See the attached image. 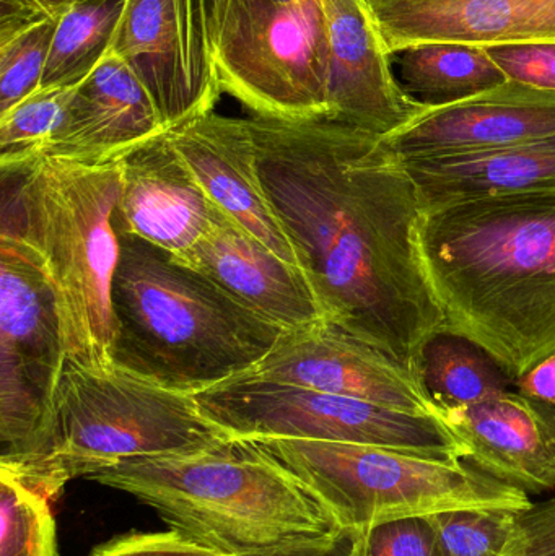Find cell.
I'll list each match as a JSON object with an SVG mask.
<instances>
[{
  "instance_id": "1",
  "label": "cell",
  "mask_w": 555,
  "mask_h": 556,
  "mask_svg": "<svg viewBox=\"0 0 555 556\" xmlns=\"http://www.w3.org/2000/svg\"><path fill=\"white\" fill-rule=\"evenodd\" d=\"M270 202L325 323L422 376L445 317L424 270L416 182L378 134L331 117H250Z\"/></svg>"
},
{
  "instance_id": "2",
  "label": "cell",
  "mask_w": 555,
  "mask_h": 556,
  "mask_svg": "<svg viewBox=\"0 0 555 556\" xmlns=\"http://www.w3.org/2000/svg\"><path fill=\"white\" fill-rule=\"evenodd\" d=\"M420 257L445 332L517 379L555 353V191L450 202L424 212Z\"/></svg>"
},
{
  "instance_id": "3",
  "label": "cell",
  "mask_w": 555,
  "mask_h": 556,
  "mask_svg": "<svg viewBox=\"0 0 555 556\" xmlns=\"http://www.w3.org/2000/svg\"><path fill=\"white\" fill-rule=\"evenodd\" d=\"M111 365L198 394L256 368L287 332L172 253L119 235Z\"/></svg>"
},
{
  "instance_id": "4",
  "label": "cell",
  "mask_w": 555,
  "mask_h": 556,
  "mask_svg": "<svg viewBox=\"0 0 555 556\" xmlns=\"http://www.w3.org/2000/svg\"><path fill=\"white\" fill-rule=\"evenodd\" d=\"M149 506L173 531L227 555L339 531L315 493L254 440L124 460L90 477Z\"/></svg>"
},
{
  "instance_id": "5",
  "label": "cell",
  "mask_w": 555,
  "mask_h": 556,
  "mask_svg": "<svg viewBox=\"0 0 555 556\" xmlns=\"http://www.w3.org/2000/svg\"><path fill=\"white\" fill-rule=\"evenodd\" d=\"M2 233L15 237L41 267L58 301L68 362L111 365V288L121 241L114 208L123 156L104 163L39 156L10 175Z\"/></svg>"
},
{
  "instance_id": "6",
  "label": "cell",
  "mask_w": 555,
  "mask_h": 556,
  "mask_svg": "<svg viewBox=\"0 0 555 556\" xmlns=\"http://www.w3.org/2000/svg\"><path fill=\"white\" fill-rule=\"evenodd\" d=\"M194 395L114 365L65 362L51 420V459L38 485L52 502L71 480L140 457L182 456L230 440Z\"/></svg>"
},
{
  "instance_id": "7",
  "label": "cell",
  "mask_w": 555,
  "mask_h": 556,
  "mask_svg": "<svg viewBox=\"0 0 555 556\" xmlns=\"http://www.w3.org/2000/svg\"><path fill=\"white\" fill-rule=\"evenodd\" d=\"M295 473L339 528L362 532L381 522L452 509H530L525 490L463 459H439L368 444L254 440Z\"/></svg>"
},
{
  "instance_id": "8",
  "label": "cell",
  "mask_w": 555,
  "mask_h": 556,
  "mask_svg": "<svg viewBox=\"0 0 555 556\" xmlns=\"http://www.w3.org/2000/svg\"><path fill=\"white\" fill-rule=\"evenodd\" d=\"M224 93L254 116H331V52L319 0H205Z\"/></svg>"
},
{
  "instance_id": "9",
  "label": "cell",
  "mask_w": 555,
  "mask_h": 556,
  "mask_svg": "<svg viewBox=\"0 0 555 556\" xmlns=\"http://www.w3.org/2000/svg\"><path fill=\"white\" fill-rule=\"evenodd\" d=\"M65 362L51 283L15 237L0 235V467L23 482L38 483L48 469Z\"/></svg>"
},
{
  "instance_id": "10",
  "label": "cell",
  "mask_w": 555,
  "mask_h": 556,
  "mask_svg": "<svg viewBox=\"0 0 555 556\" xmlns=\"http://www.w3.org/2000/svg\"><path fill=\"white\" fill-rule=\"evenodd\" d=\"M192 395L199 412L231 438L368 444L439 459L465 457L458 438L439 417L248 372Z\"/></svg>"
},
{
  "instance_id": "11",
  "label": "cell",
  "mask_w": 555,
  "mask_h": 556,
  "mask_svg": "<svg viewBox=\"0 0 555 556\" xmlns=\"http://www.w3.org/2000/svg\"><path fill=\"white\" fill-rule=\"evenodd\" d=\"M111 52L142 81L166 130L214 111L224 93L205 0H127Z\"/></svg>"
},
{
  "instance_id": "12",
  "label": "cell",
  "mask_w": 555,
  "mask_h": 556,
  "mask_svg": "<svg viewBox=\"0 0 555 556\" xmlns=\"http://www.w3.org/2000/svg\"><path fill=\"white\" fill-rule=\"evenodd\" d=\"M248 375L439 417L422 376L328 323L283 333Z\"/></svg>"
},
{
  "instance_id": "13",
  "label": "cell",
  "mask_w": 555,
  "mask_h": 556,
  "mask_svg": "<svg viewBox=\"0 0 555 556\" xmlns=\"http://www.w3.org/2000/svg\"><path fill=\"white\" fill-rule=\"evenodd\" d=\"M166 134L214 205L277 256L303 269L302 257L264 188L250 119L209 111Z\"/></svg>"
},
{
  "instance_id": "14",
  "label": "cell",
  "mask_w": 555,
  "mask_h": 556,
  "mask_svg": "<svg viewBox=\"0 0 555 556\" xmlns=\"http://www.w3.org/2000/svg\"><path fill=\"white\" fill-rule=\"evenodd\" d=\"M555 134V91L507 80L475 97L426 106L383 137L401 159L494 152Z\"/></svg>"
},
{
  "instance_id": "15",
  "label": "cell",
  "mask_w": 555,
  "mask_h": 556,
  "mask_svg": "<svg viewBox=\"0 0 555 556\" xmlns=\"http://www.w3.org/2000/svg\"><path fill=\"white\" fill-rule=\"evenodd\" d=\"M218 207L163 132L123 155L114 230L175 257L188 254L214 224Z\"/></svg>"
},
{
  "instance_id": "16",
  "label": "cell",
  "mask_w": 555,
  "mask_h": 556,
  "mask_svg": "<svg viewBox=\"0 0 555 556\" xmlns=\"http://www.w3.org/2000/svg\"><path fill=\"white\" fill-rule=\"evenodd\" d=\"M331 52V119L387 137L427 104L394 75L368 0H319Z\"/></svg>"
},
{
  "instance_id": "17",
  "label": "cell",
  "mask_w": 555,
  "mask_h": 556,
  "mask_svg": "<svg viewBox=\"0 0 555 556\" xmlns=\"http://www.w3.org/2000/svg\"><path fill=\"white\" fill-rule=\"evenodd\" d=\"M178 261L287 332L325 323L305 270L277 256L220 208L207 233Z\"/></svg>"
},
{
  "instance_id": "18",
  "label": "cell",
  "mask_w": 555,
  "mask_h": 556,
  "mask_svg": "<svg viewBox=\"0 0 555 556\" xmlns=\"http://www.w3.org/2000/svg\"><path fill=\"white\" fill-rule=\"evenodd\" d=\"M463 460L525 492L555 490V412L508 391L479 404L440 408Z\"/></svg>"
},
{
  "instance_id": "19",
  "label": "cell",
  "mask_w": 555,
  "mask_h": 556,
  "mask_svg": "<svg viewBox=\"0 0 555 556\" xmlns=\"http://www.w3.org/2000/svg\"><path fill=\"white\" fill-rule=\"evenodd\" d=\"M388 52L420 42H555V0H368Z\"/></svg>"
},
{
  "instance_id": "20",
  "label": "cell",
  "mask_w": 555,
  "mask_h": 556,
  "mask_svg": "<svg viewBox=\"0 0 555 556\" xmlns=\"http://www.w3.org/2000/svg\"><path fill=\"white\" fill-rule=\"evenodd\" d=\"M163 132L149 91L110 51L75 88L64 121L41 156L93 165L119 159Z\"/></svg>"
},
{
  "instance_id": "21",
  "label": "cell",
  "mask_w": 555,
  "mask_h": 556,
  "mask_svg": "<svg viewBox=\"0 0 555 556\" xmlns=\"http://www.w3.org/2000/svg\"><path fill=\"white\" fill-rule=\"evenodd\" d=\"M401 160L424 211L488 195L555 191V134L494 152Z\"/></svg>"
},
{
  "instance_id": "22",
  "label": "cell",
  "mask_w": 555,
  "mask_h": 556,
  "mask_svg": "<svg viewBox=\"0 0 555 556\" xmlns=\"http://www.w3.org/2000/svg\"><path fill=\"white\" fill-rule=\"evenodd\" d=\"M403 90L427 106H442L508 80L482 46L420 42L391 54Z\"/></svg>"
},
{
  "instance_id": "23",
  "label": "cell",
  "mask_w": 555,
  "mask_h": 556,
  "mask_svg": "<svg viewBox=\"0 0 555 556\" xmlns=\"http://www.w3.org/2000/svg\"><path fill=\"white\" fill-rule=\"evenodd\" d=\"M422 378L439 410L479 404L515 389V379L489 353L450 332L433 337L424 349Z\"/></svg>"
},
{
  "instance_id": "24",
  "label": "cell",
  "mask_w": 555,
  "mask_h": 556,
  "mask_svg": "<svg viewBox=\"0 0 555 556\" xmlns=\"http://www.w3.org/2000/svg\"><path fill=\"white\" fill-rule=\"evenodd\" d=\"M127 0H78L59 16L41 87L80 85L111 51Z\"/></svg>"
},
{
  "instance_id": "25",
  "label": "cell",
  "mask_w": 555,
  "mask_h": 556,
  "mask_svg": "<svg viewBox=\"0 0 555 556\" xmlns=\"http://www.w3.org/2000/svg\"><path fill=\"white\" fill-rule=\"evenodd\" d=\"M75 88L41 87L0 114L2 175L20 172L41 156L64 121Z\"/></svg>"
},
{
  "instance_id": "26",
  "label": "cell",
  "mask_w": 555,
  "mask_h": 556,
  "mask_svg": "<svg viewBox=\"0 0 555 556\" xmlns=\"http://www.w3.org/2000/svg\"><path fill=\"white\" fill-rule=\"evenodd\" d=\"M51 498L0 469V556H58Z\"/></svg>"
},
{
  "instance_id": "27",
  "label": "cell",
  "mask_w": 555,
  "mask_h": 556,
  "mask_svg": "<svg viewBox=\"0 0 555 556\" xmlns=\"http://www.w3.org/2000/svg\"><path fill=\"white\" fill-rule=\"evenodd\" d=\"M520 513L524 511L471 508L452 509L430 516L440 555L501 556L514 535Z\"/></svg>"
},
{
  "instance_id": "28",
  "label": "cell",
  "mask_w": 555,
  "mask_h": 556,
  "mask_svg": "<svg viewBox=\"0 0 555 556\" xmlns=\"http://www.w3.org/2000/svg\"><path fill=\"white\" fill-rule=\"evenodd\" d=\"M58 22L59 16L0 42V114L41 88Z\"/></svg>"
},
{
  "instance_id": "29",
  "label": "cell",
  "mask_w": 555,
  "mask_h": 556,
  "mask_svg": "<svg viewBox=\"0 0 555 556\" xmlns=\"http://www.w3.org/2000/svg\"><path fill=\"white\" fill-rule=\"evenodd\" d=\"M355 556H442L430 516L394 519L357 532Z\"/></svg>"
},
{
  "instance_id": "30",
  "label": "cell",
  "mask_w": 555,
  "mask_h": 556,
  "mask_svg": "<svg viewBox=\"0 0 555 556\" xmlns=\"http://www.w3.org/2000/svg\"><path fill=\"white\" fill-rule=\"evenodd\" d=\"M485 51L508 80L555 91V42L495 45Z\"/></svg>"
},
{
  "instance_id": "31",
  "label": "cell",
  "mask_w": 555,
  "mask_h": 556,
  "mask_svg": "<svg viewBox=\"0 0 555 556\" xmlns=\"http://www.w3.org/2000/svg\"><path fill=\"white\" fill-rule=\"evenodd\" d=\"M90 556H231L205 547L181 532H127L93 548Z\"/></svg>"
},
{
  "instance_id": "32",
  "label": "cell",
  "mask_w": 555,
  "mask_h": 556,
  "mask_svg": "<svg viewBox=\"0 0 555 556\" xmlns=\"http://www.w3.org/2000/svg\"><path fill=\"white\" fill-rule=\"evenodd\" d=\"M501 556H555V498L520 513Z\"/></svg>"
},
{
  "instance_id": "33",
  "label": "cell",
  "mask_w": 555,
  "mask_h": 556,
  "mask_svg": "<svg viewBox=\"0 0 555 556\" xmlns=\"http://www.w3.org/2000/svg\"><path fill=\"white\" fill-rule=\"evenodd\" d=\"M357 532L339 529L331 534L297 539L273 547L257 548L235 556H355Z\"/></svg>"
},
{
  "instance_id": "34",
  "label": "cell",
  "mask_w": 555,
  "mask_h": 556,
  "mask_svg": "<svg viewBox=\"0 0 555 556\" xmlns=\"http://www.w3.org/2000/svg\"><path fill=\"white\" fill-rule=\"evenodd\" d=\"M515 391L531 401L555 408V353L515 379Z\"/></svg>"
},
{
  "instance_id": "35",
  "label": "cell",
  "mask_w": 555,
  "mask_h": 556,
  "mask_svg": "<svg viewBox=\"0 0 555 556\" xmlns=\"http://www.w3.org/2000/svg\"><path fill=\"white\" fill-rule=\"evenodd\" d=\"M39 7L48 10V12L55 13V15H62L68 7L74 5L78 0H35Z\"/></svg>"
}]
</instances>
